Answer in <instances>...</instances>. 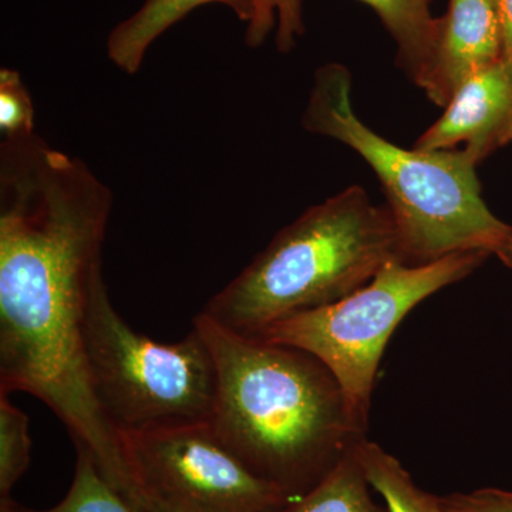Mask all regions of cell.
<instances>
[{
	"label": "cell",
	"instance_id": "cell-7",
	"mask_svg": "<svg viewBox=\"0 0 512 512\" xmlns=\"http://www.w3.org/2000/svg\"><path fill=\"white\" fill-rule=\"evenodd\" d=\"M144 497L185 512H276L293 500L244 463L210 421L121 434Z\"/></svg>",
	"mask_w": 512,
	"mask_h": 512
},
{
	"label": "cell",
	"instance_id": "cell-21",
	"mask_svg": "<svg viewBox=\"0 0 512 512\" xmlns=\"http://www.w3.org/2000/svg\"><path fill=\"white\" fill-rule=\"evenodd\" d=\"M146 512H185L180 508H175L173 505L164 503V501L157 500V498H147Z\"/></svg>",
	"mask_w": 512,
	"mask_h": 512
},
{
	"label": "cell",
	"instance_id": "cell-8",
	"mask_svg": "<svg viewBox=\"0 0 512 512\" xmlns=\"http://www.w3.org/2000/svg\"><path fill=\"white\" fill-rule=\"evenodd\" d=\"M512 140V69L504 62L474 74L443 116L416 141L423 151L463 150L474 163Z\"/></svg>",
	"mask_w": 512,
	"mask_h": 512
},
{
	"label": "cell",
	"instance_id": "cell-16",
	"mask_svg": "<svg viewBox=\"0 0 512 512\" xmlns=\"http://www.w3.org/2000/svg\"><path fill=\"white\" fill-rule=\"evenodd\" d=\"M275 30L276 49L289 53L299 37L305 35L303 0H255L254 16L247 25L245 43L249 47L264 45Z\"/></svg>",
	"mask_w": 512,
	"mask_h": 512
},
{
	"label": "cell",
	"instance_id": "cell-4",
	"mask_svg": "<svg viewBox=\"0 0 512 512\" xmlns=\"http://www.w3.org/2000/svg\"><path fill=\"white\" fill-rule=\"evenodd\" d=\"M352 79L342 64L315 73L302 114L309 133L338 140L375 171L406 261L427 264L457 252H495L511 227L481 197L477 164L463 150H407L363 123L353 110Z\"/></svg>",
	"mask_w": 512,
	"mask_h": 512
},
{
	"label": "cell",
	"instance_id": "cell-17",
	"mask_svg": "<svg viewBox=\"0 0 512 512\" xmlns=\"http://www.w3.org/2000/svg\"><path fill=\"white\" fill-rule=\"evenodd\" d=\"M0 131L3 138L35 134V106L18 70L0 69Z\"/></svg>",
	"mask_w": 512,
	"mask_h": 512
},
{
	"label": "cell",
	"instance_id": "cell-13",
	"mask_svg": "<svg viewBox=\"0 0 512 512\" xmlns=\"http://www.w3.org/2000/svg\"><path fill=\"white\" fill-rule=\"evenodd\" d=\"M356 456L389 512H444L440 497L414 483L409 471L384 448L362 439L356 444Z\"/></svg>",
	"mask_w": 512,
	"mask_h": 512
},
{
	"label": "cell",
	"instance_id": "cell-12",
	"mask_svg": "<svg viewBox=\"0 0 512 512\" xmlns=\"http://www.w3.org/2000/svg\"><path fill=\"white\" fill-rule=\"evenodd\" d=\"M370 490L355 446L308 493L276 512H389L386 504L373 500Z\"/></svg>",
	"mask_w": 512,
	"mask_h": 512
},
{
	"label": "cell",
	"instance_id": "cell-3",
	"mask_svg": "<svg viewBox=\"0 0 512 512\" xmlns=\"http://www.w3.org/2000/svg\"><path fill=\"white\" fill-rule=\"evenodd\" d=\"M396 259L407 262L389 208L353 185L281 229L201 312L256 336L278 320L345 298Z\"/></svg>",
	"mask_w": 512,
	"mask_h": 512
},
{
	"label": "cell",
	"instance_id": "cell-5",
	"mask_svg": "<svg viewBox=\"0 0 512 512\" xmlns=\"http://www.w3.org/2000/svg\"><path fill=\"white\" fill-rule=\"evenodd\" d=\"M84 352L94 396L120 437L210 421L217 372L201 333L192 326L174 343L141 335L114 308L104 278L87 305Z\"/></svg>",
	"mask_w": 512,
	"mask_h": 512
},
{
	"label": "cell",
	"instance_id": "cell-9",
	"mask_svg": "<svg viewBox=\"0 0 512 512\" xmlns=\"http://www.w3.org/2000/svg\"><path fill=\"white\" fill-rule=\"evenodd\" d=\"M503 59V35L493 0H448L436 46L417 86L446 107L474 74Z\"/></svg>",
	"mask_w": 512,
	"mask_h": 512
},
{
	"label": "cell",
	"instance_id": "cell-11",
	"mask_svg": "<svg viewBox=\"0 0 512 512\" xmlns=\"http://www.w3.org/2000/svg\"><path fill=\"white\" fill-rule=\"evenodd\" d=\"M375 10L397 45V62L417 83L426 70L439 32L433 0H360Z\"/></svg>",
	"mask_w": 512,
	"mask_h": 512
},
{
	"label": "cell",
	"instance_id": "cell-18",
	"mask_svg": "<svg viewBox=\"0 0 512 512\" xmlns=\"http://www.w3.org/2000/svg\"><path fill=\"white\" fill-rule=\"evenodd\" d=\"M444 512H512V491L480 488L440 497Z\"/></svg>",
	"mask_w": 512,
	"mask_h": 512
},
{
	"label": "cell",
	"instance_id": "cell-14",
	"mask_svg": "<svg viewBox=\"0 0 512 512\" xmlns=\"http://www.w3.org/2000/svg\"><path fill=\"white\" fill-rule=\"evenodd\" d=\"M76 466L66 497L47 510H30L12 498L0 500V512H140L103 477L93 457L76 448Z\"/></svg>",
	"mask_w": 512,
	"mask_h": 512
},
{
	"label": "cell",
	"instance_id": "cell-6",
	"mask_svg": "<svg viewBox=\"0 0 512 512\" xmlns=\"http://www.w3.org/2000/svg\"><path fill=\"white\" fill-rule=\"evenodd\" d=\"M488 255L457 252L427 264L396 259L345 298L278 320L251 338L316 357L338 380L366 429L377 370L394 330L420 302L473 274Z\"/></svg>",
	"mask_w": 512,
	"mask_h": 512
},
{
	"label": "cell",
	"instance_id": "cell-15",
	"mask_svg": "<svg viewBox=\"0 0 512 512\" xmlns=\"http://www.w3.org/2000/svg\"><path fill=\"white\" fill-rule=\"evenodd\" d=\"M32 457L29 417L0 392V500L10 498L13 487L28 471Z\"/></svg>",
	"mask_w": 512,
	"mask_h": 512
},
{
	"label": "cell",
	"instance_id": "cell-1",
	"mask_svg": "<svg viewBox=\"0 0 512 512\" xmlns=\"http://www.w3.org/2000/svg\"><path fill=\"white\" fill-rule=\"evenodd\" d=\"M0 144V392H26L59 417L74 447L144 510L119 431L87 369L84 322L113 192L79 157L39 134Z\"/></svg>",
	"mask_w": 512,
	"mask_h": 512
},
{
	"label": "cell",
	"instance_id": "cell-20",
	"mask_svg": "<svg viewBox=\"0 0 512 512\" xmlns=\"http://www.w3.org/2000/svg\"><path fill=\"white\" fill-rule=\"evenodd\" d=\"M494 254L500 256L501 261L512 268V228H510L508 234L505 235L503 242L495 249Z\"/></svg>",
	"mask_w": 512,
	"mask_h": 512
},
{
	"label": "cell",
	"instance_id": "cell-19",
	"mask_svg": "<svg viewBox=\"0 0 512 512\" xmlns=\"http://www.w3.org/2000/svg\"><path fill=\"white\" fill-rule=\"evenodd\" d=\"M503 35V60L512 69V0H493Z\"/></svg>",
	"mask_w": 512,
	"mask_h": 512
},
{
	"label": "cell",
	"instance_id": "cell-2",
	"mask_svg": "<svg viewBox=\"0 0 512 512\" xmlns=\"http://www.w3.org/2000/svg\"><path fill=\"white\" fill-rule=\"evenodd\" d=\"M192 326L217 372L211 427L256 476L301 497L365 439L338 380L316 357L232 332L202 312Z\"/></svg>",
	"mask_w": 512,
	"mask_h": 512
},
{
	"label": "cell",
	"instance_id": "cell-10",
	"mask_svg": "<svg viewBox=\"0 0 512 512\" xmlns=\"http://www.w3.org/2000/svg\"><path fill=\"white\" fill-rule=\"evenodd\" d=\"M218 3L227 6L241 22H251L255 0H146L130 18L117 23L107 36V57L117 69L136 74L143 66L150 46L181 22L192 10Z\"/></svg>",
	"mask_w": 512,
	"mask_h": 512
}]
</instances>
